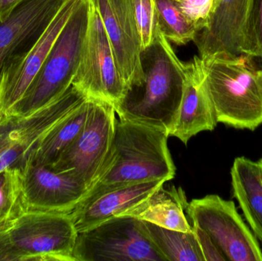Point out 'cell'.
<instances>
[{"label": "cell", "instance_id": "6da1fadb", "mask_svg": "<svg viewBox=\"0 0 262 261\" xmlns=\"http://www.w3.org/2000/svg\"><path fill=\"white\" fill-rule=\"evenodd\" d=\"M141 64L143 83L129 90L115 111L120 121L154 127L169 135L183 98L186 64L160 33L152 45L142 51Z\"/></svg>", "mask_w": 262, "mask_h": 261}, {"label": "cell", "instance_id": "7a4b0ae2", "mask_svg": "<svg viewBox=\"0 0 262 261\" xmlns=\"http://www.w3.org/2000/svg\"><path fill=\"white\" fill-rule=\"evenodd\" d=\"M166 132L118 121L112 148L85 198L124 185L175 177Z\"/></svg>", "mask_w": 262, "mask_h": 261}, {"label": "cell", "instance_id": "3957f363", "mask_svg": "<svg viewBox=\"0 0 262 261\" xmlns=\"http://www.w3.org/2000/svg\"><path fill=\"white\" fill-rule=\"evenodd\" d=\"M253 60L245 54L201 58L218 123L242 130L261 125L262 67Z\"/></svg>", "mask_w": 262, "mask_h": 261}, {"label": "cell", "instance_id": "277c9868", "mask_svg": "<svg viewBox=\"0 0 262 261\" xmlns=\"http://www.w3.org/2000/svg\"><path fill=\"white\" fill-rule=\"evenodd\" d=\"M89 18L90 2L81 0L10 115L31 114L58 99L72 85L81 61Z\"/></svg>", "mask_w": 262, "mask_h": 261}, {"label": "cell", "instance_id": "5b68a950", "mask_svg": "<svg viewBox=\"0 0 262 261\" xmlns=\"http://www.w3.org/2000/svg\"><path fill=\"white\" fill-rule=\"evenodd\" d=\"M70 213L28 210L0 231V260L75 261Z\"/></svg>", "mask_w": 262, "mask_h": 261}, {"label": "cell", "instance_id": "8992f818", "mask_svg": "<svg viewBox=\"0 0 262 261\" xmlns=\"http://www.w3.org/2000/svg\"><path fill=\"white\" fill-rule=\"evenodd\" d=\"M88 98L73 85L61 97L29 115L3 116L0 122V173L23 171L46 136Z\"/></svg>", "mask_w": 262, "mask_h": 261}, {"label": "cell", "instance_id": "52a82bcc", "mask_svg": "<svg viewBox=\"0 0 262 261\" xmlns=\"http://www.w3.org/2000/svg\"><path fill=\"white\" fill-rule=\"evenodd\" d=\"M75 261H166L156 248L141 220L115 216L78 233Z\"/></svg>", "mask_w": 262, "mask_h": 261}, {"label": "cell", "instance_id": "ba28073f", "mask_svg": "<svg viewBox=\"0 0 262 261\" xmlns=\"http://www.w3.org/2000/svg\"><path fill=\"white\" fill-rule=\"evenodd\" d=\"M72 85L88 99L106 101L114 107L129 91L101 17L91 2L87 35Z\"/></svg>", "mask_w": 262, "mask_h": 261}, {"label": "cell", "instance_id": "9c48e42d", "mask_svg": "<svg viewBox=\"0 0 262 261\" xmlns=\"http://www.w3.org/2000/svg\"><path fill=\"white\" fill-rule=\"evenodd\" d=\"M90 100L84 127L52 168L79 179L90 189L112 148L117 120L110 103Z\"/></svg>", "mask_w": 262, "mask_h": 261}, {"label": "cell", "instance_id": "30bf717a", "mask_svg": "<svg viewBox=\"0 0 262 261\" xmlns=\"http://www.w3.org/2000/svg\"><path fill=\"white\" fill-rule=\"evenodd\" d=\"M186 212L192 225L206 231L226 260L262 261L256 237L246 225L232 201L208 195L189 202Z\"/></svg>", "mask_w": 262, "mask_h": 261}, {"label": "cell", "instance_id": "8fae6325", "mask_svg": "<svg viewBox=\"0 0 262 261\" xmlns=\"http://www.w3.org/2000/svg\"><path fill=\"white\" fill-rule=\"evenodd\" d=\"M66 0H24L0 21V81L15 72Z\"/></svg>", "mask_w": 262, "mask_h": 261}, {"label": "cell", "instance_id": "7c38bea8", "mask_svg": "<svg viewBox=\"0 0 262 261\" xmlns=\"http://www.w3.org/2000/svg\"><path fill=\"white\" fill-rule=\"evenodd\" d=\"M101 17L118 68L129 90L141 85V39L134 16L133 0H89Z\"/></svg>", "mask_w": 262, "mask_h": 261}, {"label": "cell", "instance_id": "4fadbf2b", "mask_svg": "<svg viewBox=\"0 0 262 261\" xmlns=\"http://www.w3.org/2000/svg\"><path fill=\"white\" fill-rule=\"evenodd\" d=\"M23 181L28 210L71 213L89 192L77 178L35 162L26 164Z\"/></svg>", "mask_w": 262, "mask_h": 261}, {"label": "cell", "instance_id": "5bb4252c", "mask_svg": "<svg viewBox=\"0 0 262 261\" xmlns=\"http://www.w3.org/2000/svg\"><path fill=\"white\" fill-rule=\"evenodd\" d=\"M251 0H214L207 26L195 39L200 58L243 54V31Z\"/></svg>", "mask_w": 262, "mask_h": 261}, {"label": "cell", "instance_id": "9a60e30c", "mask_svg": "<svg viewBox=\"0 0 262 261\" xmlns=\"http://www.w3.org/2000/svg\"><path fill=\"white\" fill-rule=\"evenodd\" d=\"M217 123L215 107L205 82L201 58L194 57L186 64L183 98L169 136H175L186 145L192 136L213 130Z\"/></svg>", "mask_w": 262, "mask_h": 261}, {"label": "cell", "instance_id": "2e32d148", "mask_svg": "<svg viewBox=\"0 0 262 261\" xmlns=\"http://www.w3.org/2000/svg\"><path fill=\"white\" fill-rule=\"evenodd\" d=\"M81 0H66L21 65L0 81V113L10 115L47 58L55 40Z\"/></svg>", "mask_w": 262, "mask_h": 261}, {"label": "cell", "instance_id": "e0dca14e", "mask_svg": "<svg viewBox=\"0 0 262 261\" xmlns=\"http://www.w3.org/2000/svg\"><path fill=\"white\" fill-rule=\"evenodd\" d=\"M152 180L105 190L83 199L70 213L77 232L91 229L118 216L164 185Z\"/></svg>", "mask_w": 262, "mask_h": 261}, {"label": "cell", "instance_id": "ac0fdd59", "mask_svg": "<svg viewBox=\"0 0 262 261\" xmlns=\"http://www.w3.org/2000/svg\"><path fill=\"white\" fill-rule=\"evenodd\" d=\"M188 205L182 188H164L163 185L118 216H130L167 229L191 232L192 226L185 216Z\"/></svg>", "mask_w": 262, "mask_h": 261}, {"label": "cell", "instance_id": "d6986e66", "mask_svg": "<svg viewBox=\"0 0 262 261\" xmlns=\"http://www.w3.org/2000/svg\"><path fill=\"white\" fill-rule=\"evenodd\" d=\"M234 197L252 232L262 243V179L258 162L238 157L231 169Z\"/></svg>", "mask_w": 262, "mask_h": 261}, {"label": "cell", "instance_id": "ffe728a7", "mask_svg": "<svg viewBox=\"0 0 262 261\" xmlns=\"http://www.w3.org/2000/svg\"><path fill=\"white\" fill-rule=\"evenodd\" d=\"M89 109L90 100L87 99L46 136L28 162L52 167L62 152L81 133Z\"/></svg>", "mask_w": 262, "mask_h": 261}, {"label": "cell", "instance_id": "44dd1931", "mask_svg": "<svg viewBox=\"0 0 262 261\" xmlns=\"http://www.w3.org/2000/svg\"><path fill=\"white\" fill-rule=\"evenodd\" d=\"M143 229L166 261H204L193 231L167 229L142 221Z\"/></svg>", "mask_w": 262, "mask_h": 261}, {"label": "cell", "instance_id": "7402d4cb", "mask_svg": "<svg viewBox=\"0 0 262 261\" xmlns=\"http://www.w3.org/2000/svg\"><path fill=\"white\" fill-rule=\"evenodd\" d=\"M28 211L23 191V171L8 169L0 173V231Z\"/></svg>", "mask_w": 262, "mask_h": 261}, {"label": "cell", "instance_id": "603a6c76", "mask_svg": "<svg viewBox=\"0 0 262 261\" xmlns=\"http://www.w3.org/2000/svg\"><path fill=\"white\" fill-rule=\"evenodd\" d=\"M159 17V27L169 41L184 45L193 41L197 28L186 18L176 0H155Z\"/></svg>", "mask_w": 262, "mask_h": 261}, {"label": "cell", "instance_id": "cb8c5ba5", "mask_svg": "<svg viewBox=\"0 0 262 261\" xmlns=\"http://www.w3.org/2000/svg\"><path fill=\"white\" fill-rule=\"evenodd\" d=\"M133 6L143 50L152 45L161 33L157 5L155 0H133Z\"/></svg>", "mask_w": 262, "mask_h": 261}, {"label": "cell", "instance_id": "d4e9b609", "mask_svg": "<svg viewBox=\"0 0 262 261\" xmlns=\"http://www.w3.org/2000/svg\"><path fill=\"white\" fill-rule=\"evenodd\" d=\"M243 54L262 60V0H251L243 31Z\"/></svg>", "mask_w": 262, "mask_h": 261}, {"label": "cell", "instance_id": "484cf974", "mask_svg": "<svg viewBox=\"0 0 262 261\" xmlns=\"http://www.w3.org/2000/svg\"><path fill=\"white\" fill-rule=\"evenodd\" d=\"M213 2L214 0H177V3L183 13L200 32L207 26Z\"/></svg>", "mask_w": 262, "mask_h": 261}, {"label": "cell", "instance_id": "4316f807", "mask_svg": "<svg viewBox=\"0 0 262 261\" xmlns=\"http://www.w3.org/2000/svg\"><path fill=\"white\" fill-rule=\"evenodd\" d=\"M192 231L195 234L200 250L203 253L204 261H224L226 260L224 254L215 245L210 236L197 226H192Z\"/></svg>", "mask_w": 262, "mask_h": 261}, {"label": "cell", "instance_id": "83f0119b", "mask_svg": "<svg viewBox=\"0 0 262 261\" xmlns=\"http://www.w3.org/2000/svg\"><path fill=\"white\" fill-rule=\"evenodd\" d=\"M24 0H0V21H4L10 16L15 8Z\"/></svg>", "mask_w": 262, "mask_h": 261}, {"label": "cell", "instance_id": "f1b7e54d", "mask_svg": "<svg viewBox=\"0 0 262 261\" xmlns=\"http://www.w3.org/2000/svg\"><path fill=\"white\" fill-rule=\"evenodd\" d=\"M258 165H259L260 171H261V179H262V158L258 160Z\"/></svg>", "mask_w": 262, "mask_h": 261}, {"label": "cell", "instance_id": "f546056e", "mask_svg": "<svg viewBox=\"0 0 262 261\" xmlns=\"http://www.w3.org/2000/svg\"><path fill=\"white\" fill-rule=\"evenodd\" d=\"M2 118H3V116H2L1 113H0V122H1Z\"/></svg>", "mask_w": 262, "mask_h": 261}, {"label": "cell", "instance_id": "4dcf8cb0", "mask_svg": "<svg viewBox=\"0 0 262 261\" xmlns=\"http://www.w3.org/2000/svg\"><path fill=\"white\" fill-rule=\"evenodd\" d=\"M176 1H177V0H176Z\"/></svg>", "mask_w": 262, "mask_h": 261}]
</instances>
